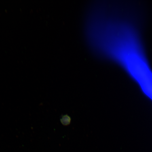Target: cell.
Here are the masks:
<instances>
[{
  "label": "cell",
  "instance_id": "6da1fadb",
  "mask_svg": "<svg viewBox=\"0 0 152 152\" xmlns=\"http://www.w3.org/2000/svg\"><path fill=\"white\" fill-rule=\"evenodd\" d=\"M71 121V118L67 115H64L61 119V121L62 124L64 125H67L70 124Z\"/></svg>",
  "mask_w": 152,
  "mask_h": 152
}]
</instances>
